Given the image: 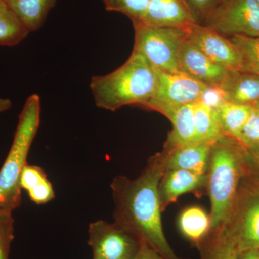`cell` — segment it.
Returning a JSON list of instances; mask_svg holds the SVG:
<instances>
[{
  "label": "cell",
  "instance_id": "19",
  "mask_svg": "<svg viewBox=\"0 0 259 259\" xmlns=\"http://www.w3.org/2000/svg\"><path fill=\"white\" fill-rule=\"evenodd\" d=\"M179 228L186 238L198 247L210 233V217L200 207H188L181 213Z\"/></svg>",
  "mask_w": 259,
  "mask_h": 259
},
{
  "label": "cell",
  "instance_id": "22",
  "mask_svg": "<svg viewBox=\"0 0 259 259\" xmlns=\"http://www.w3.org/2000/svg\"><path fill=\"white\" fill-rule=\"evenodd\" d=\"M30 32L6 1L0 0V46L18 45Z\"/></svg>",
  "mask_w": 259,
  "mask_h": 259
},
{
  "label": "cell",
  "instance_id": "17",
  "mask_svg": "<svg viewBox=\"0 0 259 259\" xmlns=\"http://www.w3.org/2000/svg\"><path fill=\"white\" fill-rule=\"evenodd\" d=\"M169 120L173 127L167 137L164 151L198 143L194 125V104L181 107Z\"/></svg>",
  "mask_w": 259,
  "mask_h": 259
},
{
  "label": "cell",
  "instance_id": "10",
  "mask_svg": "<svg viewBox=\"0 0 259 259\" xmlns=\"http://www.w3.org/2000/svg\"><path fill=\"white\" fill-rule=\"evenodd\" d=\"M180 71L207 86H221L228 71L214 64L186 37L179 53Z\"/></svg>",
  "mask_w": 259,
  "mask_h": 259
},
{
  "label": "cell",
  "instance_id": "18",
  "mask_svg": "<svg viewBox=\"0 0 259 259\" xmlns=\"http://www.w3.org/2000/svg\"><path fill=\"white\" fill-rule=\"evenodd\" d=\"M30 32L41 28L57 0H5Z\"/></svg>",
  "mask_w": 259,
  "mask_h": 259
},
{
  "label": "cell",
  "instance_id": "32",
  "mask_svg": "<svg viewBox=\"0 0 259 259\" xmlns=\"http://www.w3.org/2000/svg\"><path fill=\"white\" fill-rule=\"evenodd\" d=\"M238 259H259V249H248L240 252Z\"/></svg>",
  "mask_w": 259,
  "mask_h": 259
},
{
  "label": "cell",
  "instance_id": "14",
  "mask_svg": "<svg viewBox=\"0 0 259 259\" xmlns=\"http://www.w3.org/2000/svg\"><path fill=\"white\" fill-rule=\"evenodd\" d=\"M228 223L236 232L240 252L259 249V190L245 200L238 221Z\"/></svg>",
  "mask_w": 259,
  "mask_h": 259
},
{
  "label": "cell",
  "instance_id": "34",
  "mask_svg": "<svg viewBox=\"0 0 259 259\" xmlns=\"http://www.w3.org/2000/svg\"><path fill=\"white\" fill-rule=\"evenodd\" d=\"M253 156H254V158L256 163H258L259 166V150L258 151H255L254 153H251Z\"/></svg>",
  "mask_w": 259,
  "mask_h": 259
},
{
  "label": "cell",
  "instance_id": "27",
  "mask_svg": "<svg viewBox=\"0 0 259 259\" xmlns=\"http://www.w3.org/2000/svg\"><path fill=\"white\" fill-rule=\"evenodd\" d=\"M47 180V174L41 167L27 163L20 176V187L28 192Z\"/></svg>",
  "mask_w": 259,
  "mask_h": 259
},
{
  "label": "cell",
  "instance_id": "33",
  "mask_svg": "<svg viewBox=\"0 0 259 259\" xmlns=\"http://www.w3.org/2000/svg\"><path fill=\"white\" fill-rule=\"evenodd\" d=\"M12 107L11 100L8 98L0 97V113L10 110Z\"/></svg>",
  "mask_w": 259,
  "mask_h": 259
},
{
  "label": "cell",
  "instance_id": "2",
  "mask_svg": "<svg viewBox=\"0 0 259 259\" xmlns=\"http://www.w3.org/2000/svg\"><path fill=\"white\" fill-rule=\"evenodd\" d=\"M156 83V68L142 54L133 51L118 69L94 76L90 87L97 107L115 111L127 105L144 107L153 96Z\"/></svg>",
  "mask_w": 259,
  "mask_h": 259
},
{
  "label": "cell",
  "instance_id": "1",
  "mask_svg": "<svg viewBox=\"0 0 259 259\" xmlns=\"http://www.w3.org/2000/svg\"><path fill=\"white\" fill-rule=\"evenodd\" d=\"M166 171L164 157L153 156L138 178L115 177L110 185L117 226L146 241L165 259H180L168 244L161 222L159 183Z\"/></svg>",
  "mask_w": 259,
  "mask_h": 259
},
{
  "label": "cell",
  "instance_id": "3",
  "mask_svg": "<svg viewBox=\"0 0 259 259\" xmlns=\"http://www.w3.org/2000/svg\"><path fill=\"white\" fill-rule=\"evenodd\" d=\"M235 140L223 136L211 148L207 187L211 203V231L231 219L241 177V150Z\"/></svg>",
  "mask_w": 259,
  "mask_h": 259
},
{
  "label": "cell",
  "instance_id": "12",
  "mask_svg": "<svg viewBox=\"0 0 259 259\" xmlns=\"http://www.w3.org/2000/svg\"><path fill=\"white\" fill-rule=\"evenodd\" d=\"M207 174L199 175L183 169L166 170L159 183L161 209L175 202L182 194L197 192L207 185Z\"/></svg>",
  "mask_w": 259,
  "mask_h": 259
},
{
  "label": "cell",
  "instance_id": "8",
  "mask_svg": "<svg viewBox=\"0 0 259 259\" xmlns=\"http://www.w3.org/2000/svg\"><path fill=\"white\" fill-rule=\"evenodd\" d=\"M88 245L94 255L103 259H135L140 241L115 223L97 221L89 226Z\"/></svg>",
  "mask_w": 259,
  "mask_h": 259
},
{
  "label": "cell",
  "instance_id": "7",
  "mask_svg": "<svg viewBox=\"0 0 259 259\" xmlns=\"http://www.w3.org/2000/svg\"><path fill=\"white\" fill-rule=\"evenodd\" d=\"M202 25L225 36L259 37V5L255 0H219Z\"/></svg>",
  "mask_w": 259,
  "mask_h": 259
},
{
  "label": "cell",
  "instance_id": "35",
  "mask_svg": "<svg viewBox=\"0 0 259 259\" xmlns=\"http://www.w3.org/2000/svg\"><path fill=\"white\" fill-rule=\"evenodd\" d=\"M93 259H103L100 258V257L96 256V255H93Z\"/></svg>",
  "mask_w": 259,
  "mask_h": 259
},
{
  "label": "cell",
  "instance_id": "25",
  "mask_svg": "<svg viewBox=\"0 0 259 259\" xmlns=\"http://www.w3.org/2000/svg\"><path fill=\"white\" fill-rule=\"evenodd\" d=\"M246 151L259 150V107H253L238 141Z\"/></svg>",
  "mask_w": 259,
  "mask_h": 259
},
{
  "label": "cell",
  "instance_id": "23",
  "mask_svg": "<svg viewBox=\"0 0 259 259\" xmlns=\"http://www.w3.org/2000/svg\"><path fill=\"white\" fill-rule=\"evenodd\" d=\"M228 37L239 51L241 71L259 76V37L233 35Z\"/></svg>",
  "mask_w": 259,
  "mask_h": 259
},
{
  "label": "cell",
  "instance_id": "31",
  "mask_svg": "<svg viewBox=\"0 0 259 259\" xmlns=\"http://www.w3.org/2000/svg\"><path fill=\"white\" fill-rule=\"evenodd\" d=\"M140 241L139 253L135 259H165L157 251L151 248L146 241Z\"/></svg>",
  "mask_w": 259,
  "mask_h": 259
},
{
  "label": "cell",
  "instance_id": "6",
  "mask_svg": "<svg viewBox=\"0 0 259 259\" xmlns=\"http://www.w3.org/2000/svg\"><path fill=\"white\" fill-rule=\"evenodd\" d=\"M156 69V89L153 96L143 107L159 112L168 120L181 107L198 102L207 86L182 71L169 73Z\"/></svg>",
  "mask_w": 259,
  "mask_h": 259
},
{
  "label": "cell",
  "instance_id": "29",
  "mask_svg": "<svg viewBox=\"0 0 259 259\" xmlns=\"http://www.w3.org/2000/svg\"><path fill=\"white\" fill-rule=\"evenodd\" d=\"M194 18L199 25H203L211 10L217 5L219 0H185Z\"/></svg>",
  "mask_w": 259,
  "mask_h": 259
},
{
  "label": "cell",
  "instance_id": "24",
  "mask_svg": "<svg viewBox=\"0 0 259 259\" xmlns=\"http://www.w3.org/2000/svg\"><path fill=\"white\" fill-rule=\"evenodd\" d=\"M149 3L150 0H103L107 11L121 13L132 22L142 18Z\"/></svg>",
  "mask_w": 259,
  "mask_h": 259
},
{
  "label": "cell",
  "instance_id": "9",
  "mask_svg": "<svg viewBox=\"0 0 259 259\" xmlns=\"http://www.w3.org/2000/svg\"><path fill=\"white\" fill-rule=\"evenodd\" d=\"M186 31L187 38L214 64L228 71H241L239 51L229 37L199 24L186 28Z\"/></svg>",
  "mask_w": 259,
  "mask_h": 259
},
{
  "label": "cell",
  "instance_id": "30",
  "mask_svg": "<svg viewBox=\"0 0 259 259\" xmlns=\"http://www.w3.org/2000/svg\"><path fill=\"white\" fill-rule=\"evenodd\" d=\"M32 202L37 204H47L55 197L52 184L49 180L44 181L36 187L28 192Z\"/></svg>",
  "mask_w": 259,
  "mask_h": 259
},
{
  "label": "cell",
  "instance_id": "28",
  "mask_svg": "<svg viewBox=\"0 0 259 259\" xmlns=\"http://www.w3.org/2000/svg\"><path fill=\"white\" fill-rule=\"evenodd\" d=\"M209 108L217 111L223 104L228 102L226 92L221 86H206L199 101Z\"/></svg>",
  "mask_w": 259,
  "mask_h": 259
},
{
  "label": "cell",
  "instance_id": "5",
  "mask_svg": "<svg viewBox=\"0 0 259 259\" xmlns=\"http://www.w3.org/2000/svg\"><path fill=\"white\" fill-rule=\"evenodd\" d=\"M135 31L133 51L144 56L156 69L165 72H180L179 53L187 37L186 29L155 27L132 22Z\"/></svg>",
  "mask_w": 259,
  "mask_h": 259
},
{
  "label": "cell",
  "instance_id": "13",
  "mask_svg": "<svg viewBox=\"0 0 259 259\" xmlns=\"http://www.w3.org/2000/svg\"><path fill=\"white\" fill-rule=\"evenodd\" d=\"M212 145L195 143L172 151H163L166 170L183 169L205 175L208 170Z\"/></svg>",
  "mask_w": 259,
  "mask_h": 259
},
{
  "label": "cell",
  "instance_id": "11",
  "mask_svg": "<svg viewBox=\"0 0 259 259\" xmlns=\"http://www.w3.org/2000/svg\"><path fill=\"white\" fill-rule=\"evenodd\" d=\"M138 21L151 26L183 29L198 24L185 0H150L146 13Z\"/></svg>",
  "mask_w": 259,
  "mask_h": 259
},
{
  "label": "cell",
  "instance_id": "15",
  "mask_svg": "<svg viewBox=\"0 0 259 259\" xmlns=\"http://www.w3.org/2000/svg\"><path fill=\"white\" fill-rule=\"evenodd\" d=\"M198 248L201 259H238L240 253L236 232L228 222L211 231Z\"/></svg>",
  "mask_w": 259,
  "mask_h": 259
},
{
  "label": "cell",
  "instance_id": "20",
  "mask_svg": "<svg viewBox=\"0 0 259 259\" xmlns=\"http://www.w3.org/2000/svg\"><path fill=\"white\" fill-rule=\"evenodd\" d=\"M253 107L230 102L223 104L216 111L223 135L238 142Z\"/></svg>",
  "mask_w": 259,
  "mask_h": 259
},
{
  "label": "cell",
  "instance_id": "36",
  "mask_svg": "<svg viewBox=\"0 0 259 259\" xmlns=\"http://www.w3.org/2000/svg\"><path fill=\"white\" fill-rule=\"evenodd\" d=\"M255 1H256L257 3H258V4L259 5V0H255Z\"/></svg>",
  "mask_w": 259,
  "mask_h": 259
},
{
  "label": "cell",
  "instance_id": "21",
  "mask_svg": "<svg viewBox=\"0 0 259 259\" xmlns=\"http://www.w3.org/2000/svg\"><path fill=\"white\" fill-rule=\"evenodd\" d=\"M194 119L197 142L214 144L223 136L217 112L201 102L194 104Z\"/></svg>",
  "mask_w": 259,
  "mask_h": 259
},
{
  "label": "cell",
  "instance_id": "26",
  "mask_svg": "<svg viewBox=\"0 0 259 259\" xmlns=\"http://www.w3.org/2000/svg\"><path fill=\"white\" fill-rule=\"evenodd\" d=\"M14 223L12 212L0 209V259H10V247L14 239Z\"/></svg>",
  "mask_w": 259,
  "mask_h": 259
},
{
  "label": "cell",
  "instance_id": "16",
  "mask_svg": "<svg viewBox=\"0 0 259 259\" xmlns=\"http://www.w3.org/2000/svg\"><path fill=\"white\" fill-rule=\"evenodd\" d=\"M221 87L226 92L228 102L259 107V76L257 75L231 71Z\"/></svg>",
  "mask_w": 259,
  "mask_h": 259
},
{
  "label": "cell",
  "instance_id": "4",
  "mask_svg": "<svg viewBox=\"0 0 259 259\" xmlns=\"http://www.w3.org/2000/svg\"><path fill=\"white\" fill-rule=\"evenodd\" d=\"M40 100L30 95L19 116L13 144L0 169V209L13 213L21 203L20 180L40 125Z\"/></svg>",
  "mask_w": 259,
  "mask_h": 259
}]
</instances>
